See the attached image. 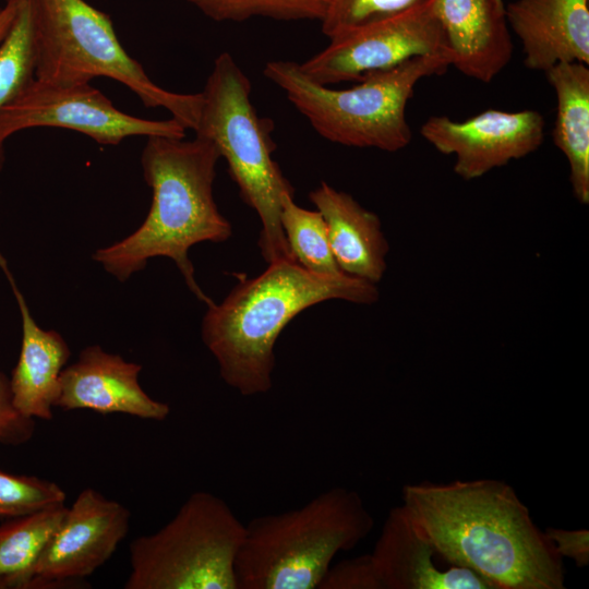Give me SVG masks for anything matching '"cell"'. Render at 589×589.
Returning <instances> with one entry per match:
<instances>
[{"instance_id":"17","label":"cell","mask_w":589,"mask_h":589,"mask_svg":"<svg viewBox=\"0 0 589 589\" xmlns=\"http://www.w3.org/2000/svg\"><path fill=\"white\" fill-rule=\"evenodd\" d=\"M0 269L15 298L22 321L21 351L10 381L12 402L25 418L50 420L60 393V374L70 358V348L59 333L45 330L36 324L1 252Z\"/></svg>"},{"instance_id":"1","label":"cell","mask_w":589,"mask_h":589,"mask_svg":"<svg viewBox=\"0 0 589 589\" xmlns=\"http://www.w3.org/2000/svg\"><path fill=\"white\" fill-rule=\"evenodd\" d=\"M401 505L437 552L494 589H563V558L515 489L495 479L423 481Z\"/></svg>"},{"instance_id":"26","label":"cell","mask_w":589,"mask_h":589,"mask_svg":"<svg viewBox=\"0 0 589 589\" xmlns=\"http://www.w3.org/2000/svg\"><path fill=\"white\" fill-rule=\"evenodd\" d=\"M318 589H382L370 554L330 565Z\"/></svg>"},{"instance_id":"18","label":"cell","mask_w":589,"mask_h":589,"mask_svg":"<svg viewBox=\"0 0 589 589\" xmlns=\"http://www.w3.org/2000/svg\"><path fill=\"white\" fill-rule=\"evenodd\" d=\"M309 199L325 220L340 271L375 285L381 281L387 269L389 244L378 216L324 181Z\"/></svg>"},{"instance_id":"20","label":"cell","mask_w":589,"mask_h":589,"mask_svg":"<svg viewBox=\"0 0 589 589\" xmlns=\"http://www.w3.org/2000/svg\"><path fill=\"white\" fill-rule=\"evenodd\" d=\"M65 512L57 506L0 526V588H29L37 558Z\"/></svg>"},{"instance_id":"6","label":"cell","mask_w":589,"mask_h":589,"mask_svg":"<svg viewBox=\"0 0 589 589\" xmlns=\"http://www.w3.org/2000/svg\"><path fill=\"white\" fill-rule=\"evenodd\" d=\"M252 85L229 52L214 61L205 87L195 135L209 140L228 165L240 197L262 225L259 247L269 264L292 260L280 225L281 197L294 194L274 160V123L257 115L251 101Z\"/></svg>"},{"instance_id":"12","label":"cell","mask_w":589,"mask_h":589,"mask_svg":"<svg viewBox=\"0 0 589 589\" xmlns=\"http://www.w3.org/2000/svg\"><path fill=\"white\" fill-rule=\"evenodd\" d=\"M130 512L94 489L71 505L34 566L29 588H49L93 574L128 533Z\"/></svg>"},{"instance_id":"30","label":"cell","mask_w":589,"mask_h":589,"mask_svg":"<svg viewBox=\"0 0 589 589\" xmlns=\"http://www.w3.org/2000/svg\"><path fill=\"white\" fill-rule=\"evenodd\" d=\"M500 1H503V0H500Z\"/></svg>"},{"instance_id":"29","label":"cell","mask_w":589,"mask_h":589,"mask_svg":"<svg viewBox=\"0 0 589 589\" xmlns=\"http://www.w3.org/2000/svg\"><path fill=\"white\" fill-rule=\"evenodd\" d=\"M21 0H5L4 7L0 9V43L10 31L20 7Z\"/></svg>"},{"instance_id":"13","label":"cell","mask_w":589,"mask_h":589,"mask_svg":"<svg viewBox=\"0 0 589 589\" xmlns=\"http://www.w3.org/2000/svg\"><path fill=\"white\" fill-rule=\"evenodd\" d=\"M370 556L382 589H494L446 561L402 505L389 510Z\"/></svg>"},{"instance_id":"21","label":"cell","mask_w":589,"mask_h":589,"mask_svg":"<svg viewBox=\"0 0 589 589\" xmlns=\"http://www.w3.org/2000/svg\"><path fill=\"white\" fill-rule=\"evenodd\" d=\"M280 225L292 259L306 271L323 275L340 271L329 244L327 227L318 211L300 207L293 194L281 197Z\"/></svg>"},{"instance_id":"24","label":"cell","mask_w":589,"mask_h":589,"mask_svg":"<svg viewBox=\"0 0 589 589\" xmlns=\"http://www.w3.org/2000/svg\"><path fill=\"white\" fill-rule=\"evenodd\" d=\"M65 493L55 482L0 470V516L22 517L64 505Z\"/></svg>"},{"instance_id":"10","label":"cell","mask_w":589,"mask_h":589,"mask_svg":"<svg viewBox=\"0 0 589 589\" xmlns=\"http://www.w3.org/2000/svg\"><path fill=\"white\" fill-rule=\"evenodd\" d=\"M450 52L431 0H421L393 15L357 26L329 39V45L303 63L301 71L322 85L359 82L366 74L411 58Z\"/></svg>"},{"instance_id":"27","label":"cell","mask_w":589,"mask_h":589,"mask_svg":"<svg viewBox=\"0 0 589 589\" xmlns=\"http://www.w3.org/2000/svg\"><path fill=\"white\" fill-rule=\"evenodd\" d=\"M33 430L34 420L14 408L10 382L0 372V443H23L32 436Z\"/></svg>"},{"instance_id":"7","label":"cell","mask_w":589,"mask_h":589,"mask_svg":"<svg viewBox=\"0 0 589 589\" xmlns=\"http://www.w3.org/2000/svg\"><path fill=\"white\" fill-rule=\"evenodd\" d=\"M39 81L56 85L112 79L148 108H165L185 129L194 130L202 94L167 91L153 82L120 44L111 19L85 0H28Z\"/></svg>"},{"instance_id":"23","label":"cell","mask_w":589,"mask_h":589,"mask_svg":"<svg viewBox=\"0 0 589 589\" xmlns=\"http://www.w3.org/2000/svg\"><path fill=\"white\" fill-rule=\"evenodd\" d=\"M208 17L221 22H243L262 16L277 21H321L324 0H185Z\"/></svg>"},{"instance_id":"4","label":"cell","mask_w":589,"mask_h":589,"mask_svg":"<svg viewBox=\"0 0 589 589\" xmlns=\"http://www.w3.org/2000/svg\"><path fill=\"white\" fill-rule=\"evenodd\" d=\"M374 518L360 494L330 488L298 508L245 524L238 589H316L335 556L365 539Z\"/></svg>"},{"instance_id":"16","label":"cell","mask_w":589,"mask_h":589,"mask_svg":"<svg viewBox=\"0 0 589 589\" xmlns=\"http://www.w3.org/2000/svg\"><path fill=\"white\" fill-rule=\"evenodd\" d=\"M525 65L546 72L560 63L589 65V0H515L505 7Z\"/></svg>"},{"instance_id":"8","label":"cell","mask_w":589,"mask_h":589,"mask_svg":"<svg viewBox=\"0 0 589 589\" xmlns=\"http://www.w3.org/2000/svg\"><path fill=\"white\" fill-rule=\"evenodd\" d=\"M243 524L219 496L192 493L154 533L130 545L125 589H238L236 558Z\"/></svg>"},{"instance_id":"14","label":"cell","mask_w":589,"mask_h":589,"mask_svg":"<svg viewBox=\"0 0 589 589\" xmlns=\"http://www.w3.org/2000/svg\"><path fill=\"white\" fill-rule=\"evenodd\" d=\"M141 370V364L106 352L100 346H88L80 352L76 362L62 370L55 407L163 421L170 408L143 390L139 383Z\"/></svg>"},{"instance_id":"15","label":"cell","mask_w":589,"mask_h":589,"mask_svg":"<svg viewBox=\"0 0 589 589\" xmlns=\"http://www.w3.org/2000/svg\"><path fill=\"white\" fill-rule=\"evenodd\" d=\"M450 52L464 75L492 82L509 63L513 41L500 0H431Z\"/></svg>"},{"instance_id":"19","label":"cell","mask_w":589,"mask_h":589,"mask_svg":"<svg viewBox=\"0 0 589 589\" xmlns=\"http://www.w3.org/2000/svg\"><path fill=\"white\" fill-rule=\"evenodd\" d=\"M545 76L556 96L553 129L555 146L569 166L575 199L589 204V68L580 62L560 63Z\"/></svg>"},{"instance_id":"25","label":"cell","mask_w":589,"mask_h":589,"mask_svg":"<svg viewBox=\"0 0 589 589\" xmlns=\"http://www.w3.org/2000/svg\"><path fill=\"white\" fill-rule=\"evenodd\" d=\"M421 0H324L322 32L329 39L357 26L404 11Z\"/></svg>"},{"instance_id":"22","label":"cell","mask_w":589,"mask_h":589,"mask_svg":"<svg viewBox=\"0 0 589 589\" xmlns=\"http://www.w3.org/2000/svg\"><path fill=\"white\" fill-rule=\"evenodd\" d=\"M36 45L28 0H21L16 17L0 43V110L34 79Z\"/></svg>"},{"instance_id":"11","label":"cell","mask_w":589,"mask_h":589,"mask_svg":"<svg viewBox=\"0 0 589 589\" xmlns=\"http://www.w3.org/2000/svg\"><path fill=\"white\" fill-rule=\"evenodd\" d=\"M544 128L536 110L489 109L465 121L432 116L420 133L440 153L454 155L455 173L468 181L536 152L543 143Z\"/></svg>"},{"instance_id":"3","label":"cell","mask_w":589,"mask_h":589,"mask_svg":"<svg viewBox=\"0 0 589 589\" xmlns=\"http://www.w3.org/2000/svg\"><path fill=\"white\" fill-rule=\"evenodd\" d=\"M375 284L347 274L323 276L292 260H281L240 283L202 322V339L217 361L220 377L242 396L265 394L273 386L275 344L289 322L305 309L339 299L373 304Z\"/></svg>"},{"instance_id":"9","label":"cell","mask_w":589,"mask_h":589,"mask_svg":"<svg viewBox=\"0 0 589 589\" xmlns=\"http://www.w3.org/2000/svg\"><path fill=\"white\" fill-rule=\"evenodd\" d=\"M43 127L76 131L101 145H118L131 136L183 139L187 130L172 117L152 120L125 113L89 83L56 85L35 77L0 110V170L4 142L19 131Z\"/></svg>"},{"instance_id":"5","label":"cell","mask_w":589,"mask_h":589,"mask_svg":"<svg viewBox=\"0 0 589 589\" xmlns=\"http://www.w3.org/2000/svg\"><path fill=\"white\" fill-rule=\"evenodd\" d=\"M449 67L447 56H419L390 69L371 72L346 89H333L312 81L294 61H269L263 74L285 92L325 140L394 153L405 148L412 137L406 107L417 83L443 74Z\"/></svg>"},{"instance_id":"28","label":"cell","mask_w":589,"mask_h":589,"mask_svg":"<svg viewBox=\"0 0 589 589\" xmlns=\"http://www.w3.org/2000/svg\"><path fill=\"white\" fill-rule=\"evenodd\" d=\"M544 533L562 558H570L580 568L589 565V531L587 529L568 530L550 527L544 530Z\"/></svg>"},{"instance_id":"2","label":"cell","mask_w":589,"mask_h":589,"mask_svg":"<svg viewBox=\"0 0 589 589\" xmlns=\"http://www.w3.org/2000/svg\"><path fill=\"white\" fill-rule=\"evenodd\" d=\"M183 139L147 137L141 166L153 193L149 212L134 232L96 250L93 260L116 279L125 281L144 269L149 259L169 257L193 294L209 306L214 302L195 280L189 251L201 242L227 241L232 227L213 195L220 158L217 148L199 135Z\"/></svg>"}]
</instances>
